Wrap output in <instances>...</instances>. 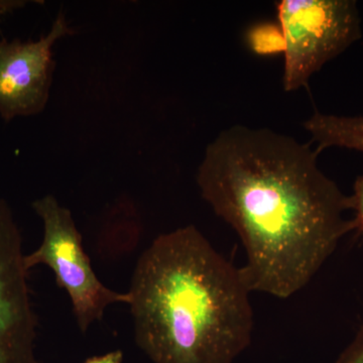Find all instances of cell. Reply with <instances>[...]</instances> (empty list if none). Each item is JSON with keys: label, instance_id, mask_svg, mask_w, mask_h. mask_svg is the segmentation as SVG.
Here are the masks:
<instances>
[{"label": "cell", "instance_id": "cell-1", "mask_svg": "<svg viewBox=\"0 0 363 363\" xmlns=\"http://www.w3.org/2000/svg\"><path fill=\"white\" fill-rule=\"evenodd\" d=\"M319 150L291 136L233 125L208 145L203 199L240 235L250 291L292 297L353 230L350 196L318 166Z\"/></svg>", "mask_w": 363, "mask_h": 363}, {"label": "cell", "instance_id": "cell-2", "mask_svg": "<svg viewBox=\"0 0 363 363\" xmlns=\"http://www.w3.org/2000/svg\"><path fill=\"white\" fill-rule=\"evenodd\" d=\"M250 292L197 227L161 234L131 279L135 342L155 363H233L252 341Z\"/></svg>", "mask_w": 363, "mask_h": 363}, {"label": "cell", "instance_id": "cell-3", "mask_svg": "<svg viewBox=\"0 0 363 363\" xmlns=\"http://www.w3.org/2000/svg\"><path fill=\"white\" fill-rule=\"evenodd\" d=\"M277 13L286 40V92L307 87L314 74L362 38L353 0H281Z\"/></svg>", "mask_w": 363, "mask_h": 363}, {"label": "cell", "instance_id": "cell-4", "mask_svg": "<svg viewBox=\"0 0 363 363\" xmlns=\"http://www.w3.org/2000/svg\"><path fill=\"white\" fill-rule=\"evenodd\" d=\"M32 207L44 224V238L38 250L26 255V269L39 264L52 269L57 285L68 293L81 331L100 321L108 306L130 304V294L112 291L97 278L68 208L52 195L35 200Z\"/></svg>", "mask_w": 363, "mask_h": 363}, {"label": "cell", "instance_id": "cell-5", "mask_svg": "<svg viewBox=\"0 0 363 363\" xmlns=\"http://www.w3.org/2000/svg\"><path fill=\"white\" fill-rule=\"evenodd\" d=\"M74 33L60 11L38 40H0V117L6 123L45 111L56 68L55 45Z\"/></svg>", "mask_w": 363, "mask_h": 363}, {"label": "cell", "instance_id": "cell-6", "mask_svg": "<svg viewBox=\"0 0 363 363\" xmlns=\"http://www.w3.org/2000/svg\"><path fill=\"white\" fill-rule=\"evenodd\" d=\"M25 257L11 208L0 198V363H38V318Z\"/></svg>", "mask_w": 363, "mask_h": 363}, {"label": "cell", "instance_id": "cell-7", "mask_svg": "<svg viewBox=\"0 0 363 363\" xmlns=\"http://www.w3.org/2000/svg\"><path fill=\"white\" fill-rule=\"evenodd\" d=\"M304 128L317 143L319 152L341 147L363 154V114L343 116L316 111L305 121Z\"/></svg>", "mask_w": 363, "mask_h": 363}, {"label": "cell", "instance_id": "cell-8", "mask_svg": "<svg viewBox=\"0 0 363 363\" xmlns=\"http://www.w3.org/2000/svg\"><path fill=\"white\" fill-rule=\"evenodd\" d=\"M247 43L250 51L259 56L285 54L286 40L279 23H259L247 33Z\"/></svg>", "mask_w": 363, "mask_h": 363}, {"label": "cell", "instance_id": "cell-9", "mask_svg": "<svg viewBox=\"0 0 363 363\" xmlns=\"http://www.w3.org/2000/svg\"><path fill=\"white\" fill-rule=\"evenodd\" d=\"M350 210L354 212L352 218L353 230L363 234V176L358 177L350 196Z\"/></svg>", "mask_w": 363, "mask_h": 363}, {"label": "cell", "instance_id": "cell-10", "mask_svg": "<svg viewBox=\"0 0 363 363\" xmlns=\"http://www.w3.org/2000/svg\"><path fill=\"white\" fill-rule=\"evenodd\" d=\"M336 363H363V327Z\"/></svg>", "mask_w": 363, "mask_h": 363}, {"label": "cell", "instance_id": "cell-11", "mask_svg": "<svg viewBox=\"0 0 363 363\" xmlns=\"http://www.w3.org/2000/svg\"><path fill=\"white\" fill-rule=\"evenodd\" d=\"M123 353L121 350L111 351L100 357L88 358L83 363H123Z\"/></svg>", "mask_w": 363, "mask_h": 363}, {"label": "cell", "instance_id": "cell-12", "mask_svg": "<svg viewBox=\"0 0 363 363\" xmlns=\"http://www.w3.org/2000/svg\"><path fill=\"white\" fill-rule=\"evenodd\" d=\"M26 4L28 1H23V0H0V16L21 9Z\"/></svg>", "mask_w": 363, "mask_h": 363}]
</instances>
